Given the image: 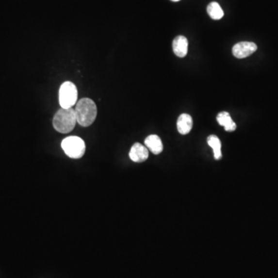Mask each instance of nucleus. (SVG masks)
Returning <instances> with one entry per match:
<instances>
[{
  "label": "nucleus",
  "instance_id": "1",
  "mask_svg": "<svg viewBox=\"0 0 278 278\" xmlns=\"http://www.w3.org/2000/svg\"><path fill=\"white\" fill-rule=\"evenodd\" d=\"M74 112L77 122L83 127H88L96 119L98 108L94 100L86 98L77 103Z\"/></svg>",
  "mask_w": 278,
  "mask_h": 278
},
{
  "label": "nucleus",
  "instance_id": "2",
  "mask_svg": "<svg viewBox=\"0 0 278 278\" xmlns=\"http://www.w3.org/2000/svg\"><path fill=\"white\" fill-rule=\"evenodd\" d=\"M77 119L73 108H61L53 117V126L58 132L66 134L75 127Z\"/></svg>",
  "mask_w": 278,
  "mask_h": 278
},
{
  "label": "nucleus",
  "instance_id": "3",
  "mask_svg": "<svg viewBox=\"0 0 278 278\" xmlns=\"http://www.w3.org/2000/svg\"><path fill=\"white\" fill-rule=\"evenodd\" d=\"M61 147L65 154L71 159H81L85 153V143L82 138L78 136L65 138L61 142Z\"/></svg>",
  "mask_w": 278,
  "mask_h": 278
},
{
  "label": "nucleus",
  "instance_id": "4",
  "mask_svg": "<svg viewBox=\"0 0 278 278\" xmlns=\"http://www.w3.org/2000/svg\"><path fill=\"white\" fill-rule=\"evenodd\" d=\"M78 100V89L72 82L61 84L59 91V102L62 108H72Z\"/></svg>",
  "mask_w": 278,
  "mask_h": 278
},
{
  "label": "nucleus",
  "instance_id": "5",
  "mask_svg": "<svg viewBox=\"0 0 278 278\" xmlns=\"http://www.w3.org/2000/svg\"><path fill=\"white\" fill-rule=\"evenodd\" d=\"M258 49V46L253 42H240L233 48V54L239 59L245 58L251 55Z\"/></svg>",
  "mask_w": 278,
  "mask_h": 278
},
{
  "label": "nucleus",
  "instance_id": "6",
  "mask_svg": "<svg viewBox=\"0 0 278 278\" xmlns=\"http://www.w3.org/2000/svg\"><path fill=\"white\" fill-rule=\"evenodd\" d=\"M148 150L146 146H142L140 143H135L133 145L129 152V157L134 163H143L148 159Z\"/></svg>",
  "mask_w": 278,
  "mask_h": 278
},
{
  "label": "nucleus",
  "instance_id": "7",
  "mask_svg": "<svg viewBox=\"0 0 278 278\" xmlns=\"http://www.w3.org/2000/svg\"><path fill=\"white\" fill-rule=\"evenodd\" d=\"M172 48L177 57H185L188 53V40L186 37L183 36H176L172 42Z\"/></svg>",
  "mask_w": 278,
  "mask_h": 278
},
{
  "label": "nucleus",
  "instance_id": "8",
  "mask_svg": "<svg viewBox=\"0 0 278 278\" xmlns=\"http://www.w3.org/2000/svg\"><path fill=\"white\" fill-rule=\"evenodd\" d=\"M146 148H148L152 153L159 155L163 151V145L161 138L156 134H151L145 140Z\"/></svg>",
  "mask_w": 278,
  "mask_h": 278
},
{
  "label": "nucleus",
  "instance_id": "9",
  "mask_svg": "<svg viewBox=\"0 0 278 278\" xmlns=\"http://www.w3.org/2000/svg\"><path fill=\"white\" fill-rule=\"evenodd\" d=\"M193 129V118L188 114H182L177 121V129L181 134H187Z\"/></svg>",
  "mask_w": 278,
  "mask_h": 278
},
{
  "label": "nucleus",
  "instance_id": "10",
  "mask_svg": "<svg viewBox=\"0 0 278 278\" xmlns=\"http://www.w3.org/2000/svg\"><path fill=\"white\" fill-rule=\"evenodd\" d=\"M218 123L220 124L221 126H223L227 131H233L237 129V125L232 119L228 112H222L218 114L217 117Z\"/></svg>",
  "mask_w": 278,
  "mask_h": 278
},
{
  "label": "nucleus",
  "instance_id": "11",
  "mask_svg": "<svg viewBox=\"0 0 278 278\" xmlns=\"http://www.w3.org/2000/svg\"><path fill=\"white\" fill-rule=\"evenodd\" d=\"M207 142H208L209 146L213 148L215 159L219 160L221 159V142L219 138L216 135H210L207 138Z\"/></svg>",
  "mask_w": 278,
  "mask_h": 278
},
{
  "label": "nucleus",
  "instance_id": "12",
  "mask_svg": "<svg viewBox=\"0 0 278 278\" xmlns=\"http://www.w3.org/2000/svg\"><path fill=\"white\" fill-rule=\"evenodd\" d=\"M207 13H208L210 17L212 18L213 19H215V20L222 19L224 16V13L222 10L221 6H220V4L216 2H213L209 4L208 6H207Z\"/></svg>",
  "mask_w": 278,
  "mask_h": 278
},
{
  "label": "nucleus",
  "instance_id": "13",
  "mask_svg": "<svg viewBox=\"0 0 278 278\" xmlns=\"http://www.w3.org/2000/svg\"><path fill=\"white\" fill-rule=\"evenodd\" d=\"M171 1H172V2H179L180 0H171Z\"/></svg>",
  "mask_w": 278,
  "mask_h": 278
}]
</instances>
